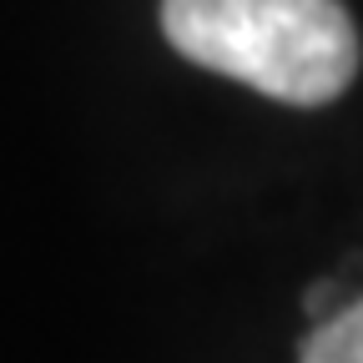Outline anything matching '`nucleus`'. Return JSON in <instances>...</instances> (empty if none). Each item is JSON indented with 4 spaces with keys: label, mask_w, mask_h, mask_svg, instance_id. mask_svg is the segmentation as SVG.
Wrapping results in <instances>:
<instances>
[{
    "label": "nucleus",
    "mask_w": 363,
    "mask_h": 363,
    "mask_svg": "<svg viewBox=\"0 0 363 363\" xmlns=\"http://www.w3.org/2000/svg\"><path fill=\"white\" fill-rule=\"evenodd\" d=\"M162 30L187 61L288 106L333 101L358 71L338 0H162Z\"/></svg>",
    "instance_id": "f257e3e1"
},
{
    "label": "nucleus",
    "mask_w": 363,
    "mask_h": 363,
    "mask_svg": "<svg viewBox=\"0 0 363 363\" xmlns=\"http://www.w3.org/2000/svg\"><path fill=\"white\" fill-rule=\"evenodd\" d=\"M298 363H363V293L333 308L328 318H318Z\"/></svg>",
    "instance_id": "f03ea898"
}]
</instances>
